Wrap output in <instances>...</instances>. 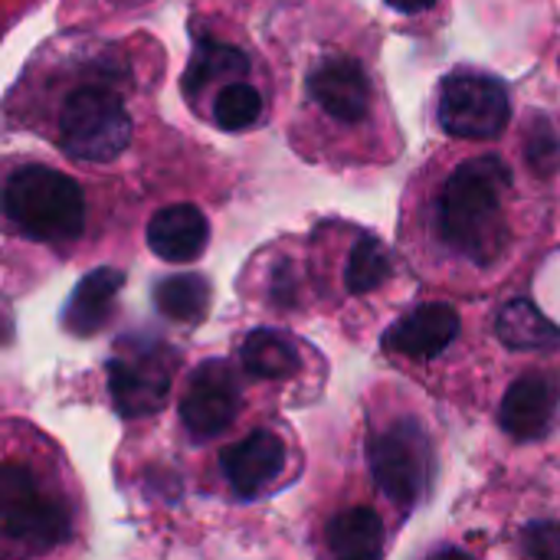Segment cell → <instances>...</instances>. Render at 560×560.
Returning <instances> with one entry per match:
<instances>
[{"mask_svg": "<svg viewBox=\"0 0 560 560\" xmlns=\"http://www.w3.org/2000/svg\"><path fill=\"white\" fill-rule=\"evenodd\" d=\"M384 3L400 10V13H420V10H430L436 0H384Z\"/></svg>", "mask_w": 560, "mask_h": 560, "instance_id": "obj_24", "label": "cell"}, {"mask_svg": "<svg viewBox=\"0 0 560 560\" xmlns=\"http://www.w3.org/2000/svg\"><path fill=\"white\" fill-rule=\"evenodd\" d=\"M210 240V223L194 203H171L158 210L148 223V246L164 262H194L203 256Z\"/></svg>", "mask_w": 560, "mask_h": 560, "instance_id": "obj_13", "label": "cell"}, {"mask_svg": "<svg viewBox=\"0 0 560 560\" xmlns=\"http://www.w3.org/2000/svg\"><path fill=\"white\" fill-rule=\"evenodd\" d=\"M368 466L377 489L400 509L427 499L436 479V450L420 420L400 417L368 436Z\"/></svg>", "mask_w": 560, "mask_h": 560, "instance_id": "obj_5", "label": "cell"}, {"mask_svg": "<svg viewBox=\"0 0 560 560\" xmlns=\"http://www.w3.org/2000/svg\"><path fill=\"white\" fill-rule=\"evenodd\" d=\"M499 341L512 351H551L560 345V328L538 312L532 299H512L495 318Z\"/></svg>", "mask_w": 560, "mask_h": 560, "instance_id": "obj_17", "label": "cell"}, {"mask_svg": "<svg viewBox=\"0 0 560 560\" xmlns=\"http://www.w3.org/2000/svg\"><path fill=\"white\" fill-rule=\"evenodd\" d=\"M394 276V259L390 249L377 236H361L345 262V289L351 295H371L377 292L387 279Z\"/></svg>", "mask_w": 560, "mask_h": 560, "instance_id": "obj_20", "label": "cell"}, {"mask_svg": "<svg viewBox=\"0 0 560 560\" xmlns=\"http://www.w3.org/2000/svg\"><path fill=\"white\" fill-rule=\"evenodd\" d=\"M522 548L528 558H560V525H551V522L528 525Z\"/></svg>", "mask_w": 560, "mask_h": 560, "instance_id": "obj_22", "label": "cell"}, {"mask_svg": "<svg viewBox=\"0 0 560 560\" xmlns=\"http://www.w3.org/2000/svg\"><path fill=\"white\" fill-rule=\"evenodd\" d=\"M285 469V443L272 430H253L220 453V472L240 499H256Z\"/></svg>", "mask_w": 560, "mask_h": 560, "instance_id": "obj_10", "label": "cell"}, {"mask_svg": "<svg viewBox=\"0 0 560 560\" xmlns=\"http://www.w3.org/2000/svg\"><path fill=\"white\" fill-rule=\"evenodd\" d=\"M246 72H249V59L236 46H230L223 39H213V36H200L197 46H194V56L187 62V72H184L180 85H184V92L190 98H197L210 85L223 89L226 82H236Z\"/></svg>", "mask_w": 560, "mask_h": 560, "instance_id": "obj_15", "label": "cell"}, {"mask_svg": "<svg viewBox=\"0 0 560 560\" xmlns=\"http://www.w3.org/2000/svg\"><path fill=\"white\" fill-rule=\"evenodd\" d=\"M177 354L164 341L121 338L108 358V397L128 420L151 417L164 407L174 381Z\"/></svg>", "mask_w": 560, "mask_h": 560, "instance_id": "obj_6", "label": "cell"}, {"mask_svg": "<svg viewBox=\"0 0 560 560\" xmlns=\"http://www.w3.org/2000/svg\"><path fill=\"white\" fill-rule=\"evenodd\" d=\"M456 335H459L456 308H450L443 302H427V305L413 308L410 315H404L384 335V348L390 354H400V358L433 361L456 341Z\"/></svg>", "mask_w": 560, "mask_h": 560, "instance_id": "obj_12", "label": "cell"}, {"mask_svg": "<svg viewBox=\"0 0 560 560\" xmlns=\"http://www.w3.org/2000/svg\"><path fill=\"white\" fill-rule=\"evenodd\" d=\"M512 184V167L499 154L456 164L433 203V230L443 249L476 269H492L509 246L505 200Z\"/></svg>", "mask_w": 560, "mask_h": 560, "instance_id": "obj_1", "label": "cell"}, {"mask_svg": "<svg viewBox=\"0 0 560 560\" xmlns=\"http://www.w3.org/2000/svg\"><path fill=\"white\" fill-rule=\"evenodd\" d=\"M269 295L276 305H295V295H299V276L292 266H279L276 276H272V285H269Z\"/></svg>", "mask_w": 560, "mask_h": 560, "instance_id": "obj_23", "label": "cell"}, {"mask_svg": "<svg viewBox=\"0 0 560 560\" xmlns=\"http://www.w3.org/2000/svg\"><path fill=\"white\" fill-rule=\"evenodd\" d=\"M125 285V272L121 269H92L69 295L66 308H62V325L69 335L89 338L98 335L108 318L115 315L118 305V292Z\"/></svg>", "mask_w": 560, "mask_h": 560, "instance_id": "obj_14", "label": "cell"}, {"mask_svg": "<svg viewBox=\"0 0 560 560\" xmlns=\"http://www.w3.org/2000/svg\"><path fill=\"white\" fill-rule=\"evenodd\" d=\"M325 541L338 558H377L384 555V522L374 509L354 505L328 522Z\"/></svg>", "mask_w": 560, "mask_h": 560, "instance_id": "obj_18", "label": "cell"}, {"mask_svg": "<svg viewBox=\"0 0 560 560\" xmlns=\"http://www.w3.org/2000/svg\"><path fill=\"white\" fill-rule=\"evenodd\" d=\"M305 95L338 128H361L374 112V82L348 52H322L305 72Z\"/></svg>", "mask_w": 560, "mask_h": 560, "instance_id": "obj_8", "label": "cell"}, {"mask_svg": "<svg viewBox=\"0 0 560 560\" xmlns=\"http://www.w3.org/2000/svg\"><path fill=\"white\" fill-rule=\"evenodd\" d=\"M512 102L509 89L486 72L459 69L440 85V125L453 138L489 141L499 138L509 125Z\"/></svg>", "mask_w": 560, "mask_h": 560, "instance_id": "obj_7", "label": "cell"}, {"mask_svg": "<svg viewBox=\"0 0 560 560\" xmlns=\"http://www.w3.org/2000/svg\"><path fill=\"white\" fill-rule=\"evenodd\" d=\"M131 112L115 66H92L56 108V148L69 161L112 164L131 144Z\"/></svg>", "mask_w": 560, "mask_h": 560, "instance_id": "obj_2", "label": "cell"}, {"mask_svg": "<svg viewBox=\"0 0 560 560\" xmlns=\"http://www.w3.org/2000/svg\"><path fill=\"white\" fill-rule=\"evenodd\" d=\"M240 364L249 377L259 381H285L302 371L299 345L272 328H256L240 345Z\"/></svg>", "mask_w": 560, "mask_h": 560, "instance_id": "obj_16", "label": "cell"}, {"mask_svg": "<svg viewBox=\"0 0 560 560\" xmlns=\"http://www.w3.org/2000/svg\"><path fill=\"white\" fill-rule=\"evenodd\" d=\"M154 308L180 325H200L210 312V282L200 272L167 276L154 285Z\"/></svg>", "mask_w": 560, "mask_h": 560, "instance_id": "obj_19", "label": "cell"}, {"mask_svg": "<svg viewBox=\"0 0 560 560\" xmlns=\"http://www.w3.org/2000/svg\"><path fill=\"white\" fill-rule=\"evenodd\" d=\"M0 525L7 541L26 551H52L72 538L69 505L43 486V479L20 459L3 463L0 476Z\"/></svg>", "mask_w": 560, "mask_h": 560, "instance_id": "obj_4", "label": "cell"}, {"mask_svg": "<svg viewBox=\"0 0 560 560\" xmlns=\"http://www.w3.org/2000/svg\"><path fill=\"white\" fill-rule=\"evenodd\" d=\"M240 413V387L226 361H203L187 374L180 394V423L194 440H213L233 427Z\"/></svg>", "mask_w": 560, "mask_h": 560, "instance_id": "obj_9", "label": "cell"}, {"mask_svg": "<svg viewBox=\"0 0 560 560\" xmlns=\"http://www.w3.org/2000/svg\"><path fill=\"white\" fill-rule=\"evenodd\" d=\"M108 7H141V3H148V0H105Z\"/></svg>", "mask_w": 560, "mask_h": 560, "instance_id": "obj_25", "label": "cell"}, {"mask_svg": "<svg viewBox=\"0 0 560 560\" xmlns=\"http://www.w3.org/2000/svg\"><path fill=\"white\" fill-rule=\"evenodd\" d=\"M558 404L560 390L548 374H522L499 404V427L518 443L545 440L558 417Z\"/></svg>", "mask_w": 560, "mask_h": 560, "instance_id": "obj_11", "label": "cell"}, {"mask_svg": "<svg viewBox=\"0 0 560 560\" xmlns=\"http://www.w3.org/2000/svg\"><path fill=\"white\" fill-rule=\"evenodd\" d=\"M262 92L243 79L226 82L223 89L213 92L210 102V118L220 131H246L253 125H259L262 118Z\"/></svg>", "mask_w": 560, "mask_h": 560, "instance_id": "obj_21", "label": "cell"}, {"mask_svg": "<svg viewBox=\"0 0 560 560\" xmlns=\"http://www.w3.org/2000/svg\"><path fill=\"white\" fill-rule=\"evenodd\" d=\"M3 217L33 243L69 246L85 230V194L62 171L23 164L3 184Z\"/></svg>", "mask_w": 560, "mask_h": 560, "instance_id": "obj_3", "label": "cell"}]
</instances>
